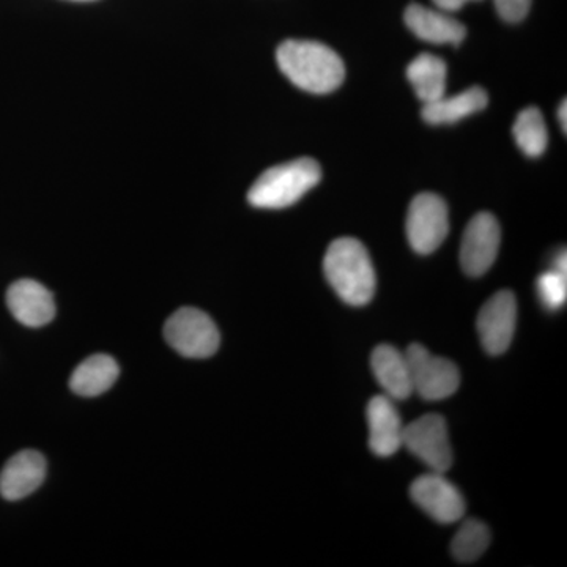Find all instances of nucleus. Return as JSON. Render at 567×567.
Returning <instances> with one entry per match:
<instances>
[{
  "label": "nucleus",
  "instance_id": "nucleus-1",
  "mask_svg": "<svg viewBox=\"0 0 567 567\" xmlns=\"http://www.w3.org/2000/svg\"><path fill=\"white\" fill-rule=\"evenodd\" d=\"M279 70L306 92H334L344 82L346 66L331 48L319 41L287 40L276 52Z\"/></svg>",
  "mask_w": 567,
  "mask_h": 567
},
{
  "label": "nucleus",
  "instance_id": "nucleus-2",
  "mask_svg": "<svg viewBox=\"0 0 567 567\" xmlns=\"http://www.w3.org/2000/svg\"><path fill=\"white\" fill-rule=\"evenodd\" d=\"M323 271L347 305L364 306L374 298V265L361 241L347 237L334 240L324 254Z\"/></svg>",
  "mask_w": 567,
  "mask_h": 567
},
{
  "label": "nucleus",
  "instance_id": "nucleus-3",
  "mask_svg": "<svg viewBox=\"0 0 567 567\" xmlns=\"http://www.w3.org/2000/svg\"><path fill=\"white\" fill-rule=\"evenodd\" d=\"M322 178L320 164L311 158L295 159L265 171L248 193L252 207L279 210L290 207Z\"/></svg>",
  "mask_w": 567,
  "mask_h": 567
},
{
  "label": "nucleus",
  "instance_id": "nucleus-4",
  "mask_svg": "<svg viewBox=\"0 0 567 567\" xmlns=\"http://www.w3.org/2000/svg\"><path fill=\"white\" fill-rule=\"evenodd\" d=\"M164 338L186 358H208L219 349L218 327L200 309L182 308L164 324Z\"/></svg>",
  "mask_w": 567,
  "mask_h": 567
},
{
  "label": "nucleus",
  "instance_id": "nucleus-5",
  "mask_svg": "<svg viewBox=\"0 0 567 567\" xmlns=\"http://www.w3.org/2000/svg\"><path fill=\"white\" fill-rule=\"evenodd\" d=\"M413 393L424 401H443L461 386V372L453 361L435 357L424 346L412 344L405 352Z\"/></svg>",
  "mask_w": 567,
  "mask_h": 567
},
{
  "label": "nucleus",
  "instance_id": "nucleus-6",
  "mask_svg": "<svg viewBox=\"0 0 567 567\" xmlns=\"http://www.w3.org/2000/svg\"><path fill=\"white\" fill-rule=\"evenodd\" d=\"M450 233L447 205L432 193L417 194L406 216V237L417 254H431L442 246Z\"/></svg>",
  "mask_w": 567,
  "mask_h": 567
},
{
  "label": "nucleus",
  "instance_id": "nucleus-7",
  "mask_svg": "<svg viewBox=\"0 0 567 567\" xmlns=\"http://www.w3.org/2000/svg\"><path fill=\"white\" fill-rule=\"evenodd\" d=\"M402 447H406L432 472L446 473L453 465V447L443 416L424 415L405 425Z\"/></svg>",
  "mask_w": 567,
  "mask_h": 567
},
{
  "label": "nucleus",
  "instance_id": "nucleus-8",
  "mask_svg": "<svg viewBox=\"0 0 567 567\" xmlns=\"http://www.w3.org/2000/svg\"><path fill=\"white\" fill-rule=\"evenodd\" d=\"M502 230L494 215L477 213L466 226L461 245L462 268L468 276L486 275L499 251Z\"/></svg>",
  "mask_w": 567,
  "mask_h": 567
},
{
  "label": "nucleus",
  "instance_id": "nucleus-9",
  "mask_svg": "<svg viewBox=\"0 0 567 567\" xmlns=\"http://www.w3.org/2000/svg\"><path fill=\"white\" fill-rule=\"evenodd\" d=\"M477 333L487 353L502 354L509 349L516 333L517 301L513 292H496L477 316Z\"/></svg>",
  "mask_w": 567,
  "mask_h": 567
},
{
  "label": "nucleus",
  "instance_id": "nucleus-10",
  "mask_svg": "<svg viewBox=\"0 0 567 567\" xmlns=\"http://www.w3.org/2000/svg\"><path fill=\"white\" fill-rule=\"evenodd\" d=\"M410 495L425 514L440 524H456L465 514V499L443 473L432 472L417 477Z\"/></svg>",
  "mask_w": 567,
  "mask_h": 567
},
{
  "label": "nucleus",
  "instance_id": "nucleus-11",
  "mask_svg": "<svg viewBox=\"0 0 567 567\" xmlns=\"http://www.w3.org/2000/svg\"><path fill=\"white\" fill-rule=\"evenodd\" d=\"M369 447L380 457H390L402 447L404 427L395 410L393 399L386 394L375 395L369 401L368 410Z\"/></svg>",
  "mask_w": 567,
  "mask_h": 567
},
{
  "label": "nucleus",
  "instance_id": "nucleus-12",
  "mask_svg": "<svg viewBox=\"0 0 567 567\" xmlns=\"http://www.w3.org/2000/svg\"><path fill=\"white\" fill-rule=\"evenodd\" d=\"M7 305L11 315L25 327H44L54 319V297L43 284L33 279H21L7 290Z\"/></svg>",
  "mask_w": 567,
  "mask_h": 567
},
{
  "label": "nucleus",
  "instance_id": "nucleus-13",
  "mask_svg": "<svg viewBox=\"0 0 567 567\" xmlns=\"http://www.w3.org/2000/svg\"><path fill=\"white\" fill-rule=\"evenodd\" d=\"M47 461L32 450L21 451L10 458L0 473V495L9 502L25 498L43 484Z\"/></svg>",
  "mask_w": 567,
  "mask_h": 567
},
{
  "label": "nucleus",
  "instance_id": "nucleus-14",
  "mask_svg": "<svg viewBox=\"0 0 567 567\" xmlns=\"http://www.w3.org/2000/svg\"><path fill=\"white\" fill-rule=\"evenodd\" d=\"M404 20L417 39L435 44H461L466 35L465 25L445 11H436L412 3L406 7Z\"/></svg>",
  "mask_w": 567,
  "mask_h": 567
},
{
  "label": "nucleus",
  "instance_id": "nucleus-15",
  "mask_svg": "<svg viewBox=\"0 0 567 567\" xmlns=\"http://www.w3.org/2000/svg\"><path fill=\"white\" fill-rule=\"evenodd\" d=\"M371 365L377 382L383 388L388 398L393 401H404L413 394L405 353L399 352L393 346H379L372 352Z\"/></svg>",
  "mask_w": 567,
  "mask_h": 567
},
{
  "label": "nucleus",
  "instance_id": "nucleus-16",
  "mask_svg": "<svg viewBox=\"0 0 567 567\" xmlns=\"http://www.w3.org/2000/svg\"><path fill=\"white\" fill-rule=\"evenodd\" d=\"M487 103V92L484 89H466L458 95H443L435 102L424 104L423 118L431 125H451L483 111Z\"/></svg>",
  "mask_w": 567,
  "mask_h": 567
},
{
  "label": "nucleus",
  "instance_id": "nucleus-17",
  "mask_svg": "<svg viewBox=\"0 0 567 567\" xmlns=\"http://www.w3.org/2000/svg\"><path fill=\"white\" fill-rule=\"evenodd\" d=\"M118 379V364L110 354H93L82 361L70 379L73 393L84 398H95L106 393Z\"/></svg>",
  "mask_w": 567,
  "mask_h": 567
},
{
  "label": "nucleus",
  "instance_id": "nucleus-18",
  "mask_svg": "<svg viewBox=\"0 0 567 567\" xmlns=\"http://www.w3.org/2000/svg\"><path fill=\"white\" fill-rule=\"evenodd\" d=\"M406 78L424 104L446 95L447 66L443 59L434 54L424 52L413 59L406 69Z\"/></svg>",
  "mask_w": 567,
  "mask_h": 567
},
{
  "label": "nucleus",
  "instance_id": "nucleus-19",
  "mask_svg": "<svg viewBox=\"0 0 567 567\" xmlns=\"http://www.w3.org/2000/svg\"><path fill=\"white\" fill-rule=\"evenodd\" d=\"M518 148L532 158L543 155L548 144V133L543 114L536 107H527L518 114L513 128Z\"/></svg>",
  "mask_w": 567,
  "mask_h": 567
},
{
  "label": "nucleus",
  "instance_id": "nucleus-20",
  "mask_svg": "<svg viewBox=\"0 0 567 567\" xmlns=\"http://www.w3.org/2000/svg\"><path fill=\"white\" fill-rule=\"evenodd\" d=\"M491 544V529L481 520H466L453 543H451V551L458 563H475L476 559L483 557Z\"/></svg>",
  "mask_w": 567,
  "mask_h": 567
},
{
  "label": "nucleus",
  "instance_id": "nucleus-21",
  "mask_svg": "<svg viewBox=\"0 0 567 567\" xmlns=\"http://www.w3.org/2000/svg\"><path fill=\"white\" fill-rule=\"evenodd\" d=\"M537 293L550 311L561 308L567 297L566 252L559 254L554 270L546 271L537 279Z\"/></svg>",
  "mask_w": 567,
  "mask_h": 567
},
{
  "label": "nucleus",
  "instance_id": "nucleus-22",
  "mask_svg": "<svg viewBox=\"0 0 567 567\" xmlns=\"http://www.w3.org/2000/svg\"><path fill=\"white\" fill-rule=\"evenodd\" d=\"M494 2L502 20L518 22L527 17L529 9H532L533 0H494Z\"/></svg>",
  "mask_w": 567,
  "mask_h": 567
},
{
  "label": "nucleus",
  "instance_id": "nucleus-23",
  "mask_svg": "<svg viewBox=\"0 0 567 567\" xmlns=\"http://www.w3.org/2000/svg\"><path fill=\"white\" fill-rule=\"evenodd\" d=\"M466 2H472V0H434L435 6L439 7L440 10L445 11V13H453V11L461 10Z\"/></svg>",
  "mask_w": 567,
  "mask_h": 567
},
{
  "label": "nucleus",
  "instance_id": "nucleus-24",
  "mask_svg": "<svg viewBox=\"0 0 567 567\" xmlns=\"http://www.w3.org/2000/svg\"><path fill=\"white\" fill-rule=\"evenodd\" d=\"M566 112H567V103L565 100V102L561 103V106H559V111H558V121H559V123H561V128H563V132H565V133L567 132Z\"/></svg>",
  "mask_w": 567,
  "mask_h": 567
},
{
  "label": "nucleus",
  "instance_id": "nucleus-25",
  "mask_svg": "<svg viewBox=\"0 0 567 567\" xmlns=\"http://www.w3.org/2000/svg\"><path fill=\"white\" fill-rule=\"evenodd\" d=\"M74 2H89V0H74Z\"/></svg>",
  "mask_w": 567,
  "mask_h": 567
}]
</instances>
